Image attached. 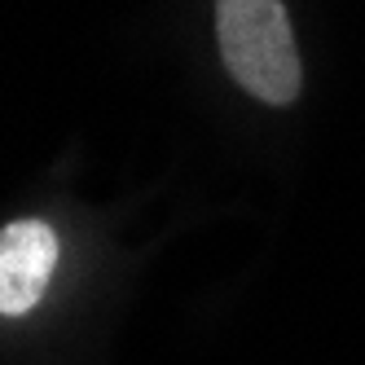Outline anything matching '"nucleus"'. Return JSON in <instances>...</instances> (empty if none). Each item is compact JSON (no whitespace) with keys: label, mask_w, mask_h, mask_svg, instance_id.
I'll return each mask as SVG.
<instances>
[{"label":"nucleus","mask_w":365,"mask_h":365,"mask_svg":"<svg viewBox=\"0 0 365 365\" xmlns=\"http://www.w3.org/2000/svg\"><path fill=\"white\" fill-rule=\"evenodd\" d=\"M58 264V233L44 220H14L0 229V312L22 317L44 295Z\"/></svg>","instance_id":"f03ea898"},{"label":"nucleus","mask_w":365,"mask_h":365,"mask_svg":"<svg viewBox=\"0 0 365 365\" xmlns=\"http://www.w3.org/2000/svg\"><path fill=\"white\" fill-rule=\"evenodd\" d=\"M216 40L229 75L269 106H291L304 88L299 48L282 0H216Z\"/></svg>","instance_id":"f257e3e1"}]
</instances>
